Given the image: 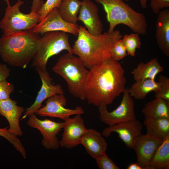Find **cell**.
I'll return each mask as SVG.
<instances>
[{
	"label": "cell",
	"mask_w": 169,
	"mask_h": 169,
	"mask_svg": "<svg viewBox=\"0 0 169 169\" xmlns=\"http://www.w3.org/2000/svg\"><path fill=\"white\" fill-rule=\"evenodd\" d=\"M147 0H140V3L141 7L144 9H145L147 7Z\"/></svg>",
	"instance_id": "cell-37"
},
{
	"label": "cell",
	"mask_w": 169,
	"mask_h": 169,
	"mask_svg": "<svg viewBox=\"0 0 169 169\" xmlns=\"http://www.w3.org/2000/svg\"><path fill=\"white\" fill-rule=\"evenodd\" d=\"M79 26L77 24L68 23L60 16L58 8L51 10L41 22L38 23L32 29L37 33L43 34L51 31H59L70 33L77 36Z\"/></svg>",
	"instance_id": "cell-13"
},
{
	"label": "cell",
	"mask_w": 169,
	"mask_h": 169,
	"mask_svg": "<svg viewBox=\"0 0 169 169\" xmlns=\"http://www.w3.org/2000/svg\"><path fill=\"white\" fill-rule=\"evenodd\" d=\"M24 2L18 0L12 6H7L4 15L0 22L3 34L32 30L39 22L40 16L37 13L25 14L21 12L20 7Z\"/></svg>",
	"instance_id": "cell-7"
},
{
	"label": "cell",
	"mask_w": 169,
	"mask_h": 169,
	"mask_svg": "<svg viewBox=\"0 0 169 169\" xmlns=\"http://www.w3.org/2000/svg\"><path fill=\"white\" fill-rule=\"evenodd\" d=\"M101 4L109 24L108 32L112 33L118 25L129 27L135 33L145 35L147 24L144 15L134 10L123 0H95Z\"/></svg>",
	"instance_id": "cell-4"
},
{
	"label": "cell",
	"mask_w": 169,
	"mask_h": 169,
	"mask_svg": "<svg viewBox=\"0 0 169 169\" xmlns=\"http://www.w3.org/2000/svg\"><path fill=\"white\" fill-rule=\"evenodd\" d=\"M24 108L18 106L17 102L8 98L0 100V115L7 120L9 124V131L17 136H21L23 132L19 124V120Z\"/></svg>",
	"instance_id": "cell-17"
},
{
	"label": "cell",
	"mask_w": 169,
	"mask_h": 169,
	"mask_svg": "<svg viewBox=\"0 0 169 169\" xmlns=\"http://www.w3.org/2000/svg\"><path fill=\"white\" fill-rule=\"evenodd\" d=\"M14 90L13 84L6 80L0 81V100L9 98L11 94Z\"/></svg>",
	"instance_id": "cell-32"
},
{
	"label": "cell",
	"mask_w": 169,
	"mask_h": 169,
	"mask_svg": "<svg viewBox=\"0 0 169 169\" xmlns=\"http://www.w3.org/2000/svg\"><path fill=\"white\" fill-rule=\"evenodd\" d=\"M44 3L42 0H33L31 12L37 13Z\"/></svg>",
	"instance_id": "cell-35"
},
{
	"label": "cell",
	"mask_w": 169,
	"mask_h": 169,
	"mask_svg": "<svg viewBox=\"0 0 169 169\" xmlns=\"http://www.w3.org/2000/svg\"><path fill=\"white\" fill-rule=\"evenodd\" d=\"M81 5V2L79 0H63L58 9L64 20L70 23L77 24Z\"/></svg>",
	"instance_id": "cell-25"
},
{
	"label": "cell",
	"mask_w": 169,
	"mask_h": 169,
	"mask_svg": "<svg viewBox=\"0 0 169 169\" xmlns=\"http://www.w3.org/2000/svg\"><path fill=\"white\" fill-rule=\"evenodd\" d=\"M77 36L72 48L73 54L77 55L89 69L110 57L111 49L116 41L123 37L118 30L93 35L82 26H79Z\"/></svg>",
	"instance_id": "cell-2"
},
{
	"label": "cell",
	"mask_w": 169,
	"mask_h": 169,
	"mask_svg": "<svg viewBox=\"0 0 169 169\" xmlns=\"http://www.w3.org/2000/svg\"><path fill=\"white\" fill-rule=\"evenodd\" d=\"M102 136L95 129H87L80 142L88 154L95 159L105 153L107 148L108 144Z\"/></svg>",
	"instance_id": "cell-18"
},
{
	"label": "cell",
	"mask_w": 169,
	"mask_h": 169,
	"mask_svg": "<svg viewBox=\"0 0 169 169\" xmlns=\"http://www.w3.org/2000/svg\"><path fill=\"white\" fill-rule=\"evenodd\" d=\"M148 166L151 169L169 168V136L158 147Z\"/></svg>",
	"instance_id": "cell-24"
},
{
	"label": "cell",
	"mask_w": 169,
	"mask_h": 169,
	"mask_svg": "<svg viewBox=\"0 0 169 169\" xmlns=\"http://www.w3.org/2000/svg\"><path fill=\"white\" fill-rule=\"evenodd\" d=\"M127 169H150L149 167L142 166L139 165L137 162L131 163L127 167Z\"/></svg>",
	"instance_id": "cell-36"
},
{
	"label": "cell",
	"mask_w": 169,
	"mask_h": 169,
	"mask_svg": "<svg viewBox=\"0 0 169 169\" xmlns=\"http://www.w3.org/2000/svg\"><path fill=\"white\" fill-rule=\"evenodd\" d=\"M110 57L113 59L118 61L127 55L122 38L116 42L110 50Z\"/></svg>",
	"instance_id": "cell-29"
},
{
	"label": "cell",
	"mask_w": 169,
	"mask_h": 169,
	"mask_svg": "<svg viewBox=\"0 0 169 169\" xmlns=\"http://www.w3.org/2000/svg\"><path fill=\"white\" fill-rule=\"evenodd\" d=\"M160 83L155 80L147 79L135 81L131 87L127 89L130 95L137 100L145 99L150 92L157 91L160 87Z\"/></svg>",
	"instance_id": "cell-23"
},
{
	"label": "cell",
	"mask_w": 169,
	"mask_h": 169,
	"mask_svg": "<svg viewBox=\"0 0 169 169\" xmlns=\"http://www.w3.org/2000/svg\"><path fill=\"white\" fill-rule=\"evenodd\" d=\"M164 70L156 58L145 63L141 62L131 72L134 80L137 81L150 79L155 80L157 74Z\"/></svg>",
	"instance_id": "cell-20"
},
{
	"label": "cell",
	"mask_w": 169,
	"mask_h": 169,
	"mask_svg": "<svg viewBox=\"0 0 169 169\" xmlns=\"http://www.w3.org/2000/svg\"><path fill=\"white\" fill-rule=\"evenodd\" d=\"M0 136L4 138L12 144L16 150L21 154L23 158H26V150L17 136L11 133L7 128H0Z\"/></svg>",
	"instance_id": "cell-27"
},
{
	"label": "cell",
	"mask_w": 169,
	"mask_h": 169,
	"mask_svg": "<svg viewBox=\"0 0 169 169\" xmlns=\"http://www.w3.org/2000/svg\"><path fill=\"white\" fill-rule=\"evenodd\" d=\"M163 141L146 134H141L133 149L136 156L137 163L142 166L151 169L148 166L149 162Z\"/></svg>",
	"instance_id": "cell-16"
},
{
	"label": "cell",
	"mask_w": 169,
	"mask_h": 169,
	"mask_svg": "<svg viewBox=\"0 0 169 169\" xmlns=\"http://www.w3.org/2000/svg\"><path fill=\"white\" fill-rule=\"evenodd\" d=\"M146 134L163 141L169 136V119L145 118Z\"/></svg>",
	"instance_id": "cell-21"
},
{
	"label": "cell",
	"mask_w": 169,
	"mask_h": 169,
	"mask_svg": "<svg viewBox=\"0 0 169 169\" xmlns=\"http://www.w3.org/2000/svg\"><path fill=\"white\" fill-rule=\"evenodd\" d=\"M40 37L38 48L32 60L35 68L46 71L49 59L62 51L65 50L73 54L69 41V35L59 31L46 33Z\"/></svg>",
	"instance_id": "cell-6"
},
{
	"label": "cell",
	"mask_w": 169,
	"mask_h": 169,
	"mask_svg": "<svg viewBox=\"0 0 169 169\" xmlns=\"http://www.w3.org/2000/svg\"><path fill=\"white\" fill-rule=\"evenodd\" d=\"M88 31L97 35L102 33L103 25L98 15L97 6L90 0H83L78 16Z\"/></svg>",
	"instance_id": "cell-15"
},
{
	"label": "cell",
	"mask_w": 169,
	"mask_h": 169,
	"mask_svg": "<svg viewBox=\"0 0 169 169\" xmlns=\"http://www.w3.org/2000/svg\"><path fill=\"white\" fill-rule=\"evenodd\" d=\"M29 117L27 124L40 131L43 137L41 142L43 146L47 149H58L60 145L57 136L63 128L64 122H57L47 119L40 120L35 114Z\"/></svg>",
	"instance_id": "cell-9"
},
{
	"label": "cell",
	"mask_w": 169,
	"mask_h": 169,
	"mask_svg": "<svg viewBox=\"0 0 169 169\" xmlns=\"http://www.w3.org/2000/svg\"><path fill=\"white\" fill-rule=\"evenodd\" d=\"M155 37L158 46L164 54L169 57V10H161L158 14Z\"/></svg>",
	"instance_id": "cell-19"
},
{
	"label": "cell",
	"mask_w": 169,
	"mask_h": 169,
	"mask_svg": "<svg viewBox=\"0 0 169 169\" xmlns=\"http://www.w3.org/2000/svg\"><path fill=\"white\" fill-rule=\"evenodd\" d=\"M123 93L120 104L112 111H109L107 106L98 107L99 118L102 122L111 126L136 119L132 97L126 88Z\"/></svg>",
	"instance_id": "cell-8"
},
{
	"label": "cell",
	"mask_w": 169,
	"mask_h": 169,
	"mask_svg": "<svg viewBox=\"0 0 169 169\" xmlns=\"http://www.w3.org/2000/svg\"><path fill=\"white\" fill-rule=\"evenodd\" d=\"M142 128L141 123L136 119L109 126L103 130L101 134L108 137L112 133H117L127 148L134 149L137 139L142 134Z\"/></svg>",
	"instance_id": "cell-11"
},
{
	"label": "cell",
	"mask_w": 169,
	"mask_h": 169,
	"mask_svg": "<svg viewBox=\"0 0 169 169\" xmlns=\"http://www.w3.org/2000/svg\"><path fill=\"white\" fill-rule=\"evenodd\" d=\"M6 4L7 6H9L10 5L9 0H3Z\"/></svg>",
	"instance_id": "cell-38"
},
{
	"label": "cell",
	"mask_w": 169,
	"mask_h": 169,
	"mask_svg": "<svg viewBox=\"0 0 169 169\" xmlns=\"http://www.w3.org/2000/svg\"><path fill=\"white\" fill-rule=\"evenodd\" d=\"M100 169H119L115 163L105 153L95 159Z\"/></svg>",
	"instance_id": "cell-31"
},
{
	"label": "cell",
	"mask_w": 169,
	"mask_h": 169,
	"mask_svg": "<svg viewBox=\"0 0 169 169\" xmlns=\"http://www.w3.org/2000/svg\"><path fill=\"white\" fill-rule=\"evenodd\" d=\"M87 69L78 57L68 52L59 58L52 69L66 81L71 95L84 100L85 85L89 72Z\"/></svg>",
	"instance_id": "cell-5"
},
{
	"label": "cell",
	"mask_w": 169,
	"mask_h": 169,
	"mask_svg": "<svg viewBox=\"0 0 169 169\" xmlns=\"http://www.w3.org/2000/svg\"><path fill=\"white\" fill-rule=\"evenodd\" d=\"M40 38L32 29L3 34L0 38V56L10 65L24 69L33 58Z\"/></svg>",
	"instance_id": "cell-3"
},
{
	"label": "cell",
	"mask_w": 169,
	"mask_h": 169,
	"mask_svg": "<svg viewBox=\"0 0 169 169\" xmlns=\"http://www.w3.org/2000/svg\"><path fill=\"white\" fill-rule=\"evenodd\" d=\"M63 0H47L37 13L40 18L39 23L42 21L47 15L53 9L58 8Z\"/></svg>",
	"instance_id": "cell-30"
},
{
	"label": "cell",
	"mask_w": 169,
	"mask_h": 169,
	"mask_svg": "<svg viewBox=\"0 0 169 169\" xmlns=\"http://www.w3.org/2000/svg\"><path fill=\"white\" fill-rule=\"evenodd\" d=\"M10 70L6 64L0 63V81L6 80L10 75Z\"/></svg>",
	"instance_id": "cell-34"
},
{
	"label": "cell",
	"mask_w": 169,
	"mask_h": 169,
	"mask_svg": "<svg viewBox=\"0 0 169 169\" xmlns=\"http://www.w3.org/2000/svg\"><path fill=\"white\" fill-rule=\"evenodd\" d=\"M67 103V100L64 94H56L47 99L45 105L37 110L35 114L41 116L57 118L64 120L72 115L84 113L80 106L74 109L66 108Z\"/></svg>",
	"instance_id": "cell-10"
},
{
	"label": "cell",
	"mask_w": 169,
	"mask_h": 169,
	"mask_svg": "<svg viewBox=\"0 0 169 169\" xmlns=\"http://www.w3.org/2000/svg\"><path fill=\"white\" fill-rule=\"evenodd\" d=\"M64 121V132L59 141L60 146L70 149L80 144L81 139L87 129L81 114L75 115L74 117H69Z\"/></svg>",
	"instance_id": "cell-12"
},
{
	"label": "cell",
	"mask_w": 169,
	"mask_h": 169,
	"mask_svg": "<svg viewBox=\"0 0 169 169\" xmlns=\"http://www.w3.org/2000/svg\"><path fill=\"white\" fill-rule=\"evenodd\" d=\"M142 113L145 118L169 119V101L156 98L145 104Z\"/></svg>",
	"instance_id": "cell-22"
},
{
	"label": "cell",
	"mask_w": 169,
	"mask_h": 169,
	"mask_svg": "<svg viewBox=\"0 0 169 169\" xmlns=\"http://www.w3.org/2000/svg\"><path fill=\"white\" fill-rule=\"evenodd\" d=\"M124 74L121 64L111 57L92 67L85 85L88 103L98 107L111 104L125 89Z\"/></svg>",
	"instance_id": "cell-1"
},
{
	"label": "cell",
	"mask_w": 169,
	"mask_h": 169,
	"mask_svg": "<svg viewBox=\"0 0 169 169\" xmlns=\"http://www.w3.org/2000/svg\"><path fill=\"white\" fill-rule=\"evenodd\" d=\"M125 0V1H129V0Z\"/></svg>",
	"instance_id": "cell-39"
},
{
	"label": "cell",
	"mask_w": 169,
	"mask_h": 169,
	"mask_svg": "<svg viewBox=\"0 0 169 169\" xmlns=\"http://www.w3.org/2000/svg\"><path fill=\"white\" fill-rule=\"evenodd\" d=\"M158 82L160 87L158 90L155 92L156 98H161L169 101V79L166 76L160 75Z\"/></svg>",
	"instance_id": "cell-28"
},
{
	"label": "cell",
	"mask_w": 169,
	"mask_h": 169,
	"mask_svg": "<svg viewBox=\"0 0 169 169\" xmlns=\"http://www.w3.org/2000/svg\"><path fill=\"white\" fill-rule=\"evenodd\" d=\"M150 6L153 13L158 14L164 8L169 7V0H150Z\"/></svg>",
	"instance_id": "cell-33"
},
{
	"label": "cell",
	"mask_w": 169,
	"mask_h": 169,
	"mask_svg": "<svg viewBox=\"0 0 169 169\" xmlns=\"http://www.w3.org/2000/svg\"><path fill=\"white\" fill-rule=\"evenodd\" d=\"M35 69L40 78L42 85L34 102L25 111L24 118L35 114L41 107L42 103L45 100L57 94H64V91L60 84H52V79L47 70L44 71L38 68Z\"/></svg>",
	"instance_id": "cell-14"
},
{
	"label": "cell",
	"mask_w": 169,
	"mask_h": 169,
	"mask_svg": "<svg viewBox=\"0 0 169 169\" xmlns=\"http://www.w3.org/2000/svg\"><path fill=\"white\" fill-rule=\"evenodd\" d=\"M122 40L125 47L127 54L135 56L136 49H140L141 45L139 34L136 33L125 34L123 36Z\"/></svg>",
	"instance_id": "cell-26"
}]
</instances>
